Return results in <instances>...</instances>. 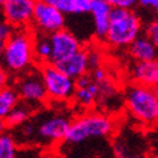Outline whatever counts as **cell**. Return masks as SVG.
I'll return each instance as SVG.
<instances>
[{"label":"cell","instance_id":"6da1fadb","mask_svg":"<svg viewBox=\"0 0 158 158\" xmlns=\"http://www.w3.org/2000/svg\"><path fill=\"white\" fill-rule=\"evenodd\" d=\"M34 41L35 32L30 28L14 30L10 39L2 46V59L6 72L21 76L32 69V64L36 63Z\"/></svg>","mask_w":158,"mask_h":158},{"label":"cell","instance_id":"7a4b0ae2","mask_svg":"<svg viewBox=\"0 0 158 158\" xmlns=\"http://www.w3.org/2000/svg\"><path fill=\"white\" fill-rule=\"evenodd\" d=\"M125 106L136 121L147 126L158 125V97L153 88L132 82L125 90Z\"/></svg>","mask_w":158,"mask_h":158},{"label":"cell","instance_id":"3957f363","mask_svg":"<svg viewBox=\"0 0 158 158\" xmlns=\"http://www.w3.org/2000/svg\"><path fill=\"white\" fill-rule=\"evenodd\" d=\"M114 127L113 118L104 113H85L72 121L64 141L68 144H81L91 139L107 138L114 131Z\"/></svg>","mask_w":158,"mask_h":158},{"label":"cell","instance_id":"277c9868","mask_svg":"<svg viewBox=\"0 0 158 158\" xmlns=\"http://www.w3.org/2000/svg\"><path fill=\"white\" fill-rule=\"evenodd\" d=\"M143 23L134 9L113 8L106 43L114 48H129L141 36Z\"/></svg>","mask_w":158,"mask_h":158},{"label":"cell","instance_id":"5b68a950","mask_svg":"<svg viewBox=\"0 0 158 158\" xmlns=\"http://www.w3.org/2000/svg\"><path fill=\"white\" fill-rule=\"evenodd\" d=\"M32 125V139L31 144L52 145L64 141L72 121L63 113H48L43 116H34L30 120Z\"/></svg>","mask_w":158,"mask_h":158},{"label":"cell","instance_id":"8992f818","mask_svg":"<svg viewBox=\"0 0 158 158\" xmlns=\"http://www.w3.org/2000/svg\"><path fill=\"white\" fill-rule=\"evenodd\" d=\"M40 71L49 100L58 102V103L59 102L63 103V102L73 100L77 89L76 80L63 73L60 69H58L52 63L40 66Z\"/></svg>","mask_w":158,"mask_h":158},{"label":"cell","instance_id":"52a82bcc","mask_svg":"<svg viewBox=\"0 0 158 158\" xmlns=\"http://www.w3.org/2000/svg\"><path fill=\"white\" fill-rule=\"evenodd\" d=\"M14 88L19 94L21 102L32 108L41 107L46 103V100H49L40 68H32L26 73L18 76Z\"/></svg>","mask_w":158,"mask_h":158},{"label":"cell","instance_id":"ba28073f","mask_svg":"<svg viewBox=\"0 0 158 158\" xmlns=\"http://www.w3.org/2000/svg\"><path fill=\"white\" fill-rule=\"evenodd\" d=\"M31 25L36 34L52 35L66 28V15L49 0H40L35 2V10Z\"/></svg>","mask_w":158,"mask_h":158},{"label":"cell","instance_id":"9c48e42d","mask_svg":"<svg viewBox=\"0 0 158 158\" xmlns=\"http://www.w3.org/2000/svg\"><path fill=\"white\" fill-rule=\"evenodd\" d=\"M49 37L53 49L52 64L54 66L69 59L80 50H82L80 39L68 28H63L58 32H54L49 35Z\"/></svg>","mask_w":158,"mask_h":158},{"label":"cell","instance_id":"30bf717a","mask_svg":"<svg viewBox=\"0 0 158 158\" xmlns=\"http://www.w3.org/2000/svg\"><path fill=\"white\" fill-rule=\"evenodd\" d=\"M2 9L5 22L15 30L28 28L31 25L35 10V2L32 0H4Z\"/></svg>","mask_w":158,"mask_h":158},{"label":"cell","instance_id":"8fae6325","mask_svg":"<svg viewBox=\"0 0 158 158\" xmlns=\"http://www.w3.org/2000/svg\"><path fill=\"white\" fill-rule=\"evenodd\" d=\"M113 6L109 0H91L90 17L93 21V32L94 36L99 40H104L108 35L110 25V15Z\"/></svg>","mask_w":158,"mask_h":158},{"label":"cell","instance_id":"7c38bea8","mask_svg":"<svg viewBox=\"0 0 158 158\" xmlns=\"http://www.w3.org/2000/svg\"><path fill=\"white\" fill-rule=\"evenodd\" d=\"M129 54L136 63L158 60V48L147 35H141L129 46Z\"/></svg>","mask_w":158,"mask_h":158},{"label":"cell","instance_id":"4fadbf2b","mask_svg":"<svg viewBox=\"0 0 158 158\" xmlns=\"http://www.w3.org/2000/svg\"><path fill=\"white\" fill-rule=\"evenodd\" d=\"M58 69H60L63 73H66L73 80H77L85 75H88V71L90 69L89 66V52L88 50H80L77 54H75L73 57H71L69 59L59 63L55 66Z\"/></svg>","mask_w":158,"mask_h":158},{"label":"cell","instance_id":"5bb4252c","mask_svg":"<svg viewBox=\"0 0 158 158\" xmlns=\"http://www.w3.org/2000/svg\"><path fill=\"white\" fill-rule=\"evenodd\" d=\"M32 112H34L32 107H30L28 104L21 102L5 118H3V126H5V129L15 130L17 127L25 125L26 122H28L31 118H32Z\"/></svg>","mask_w":158,"mask_h":158},{"label":"cell","instance_id":"9a60e30c","mask_svg":"<svg viewBox=\"0 0 158 158\" xmlns=\"http://www.w3.org/2000/svg\"><path fill=\"white\" fill-rule=\"evenodd\" d=\"M64 15H82L91 9V0H49Z\"/></svg>","mask_w":158,"mask_h":158},{"label":"cell","instance_id":"2e32d148","mask_svg":"<svg viewBox=\"0 0 158 158\" xmlns=\"http://www.w3.org/2000/svg\"><path fill=\"white\" fill-rule=\"evenodd\" d=\"M100 93H102V85L93 81L88 86L76 89L73 102L82 108H89L95 103V100L100 95Z\"/></svg>","mask_w":158,"mask_h":158},{"label":"cell","instance_id":"e0dca14e","mask_svg":"<svg viewBox=\"0 0 158 158\" xmlns=\"http://www.w3.org/2000/svg\"><path fill=\"white\" fill-rule=\"evenodd\" d=\"M34 50H35V59L37 64L44 66V64L52 63L53 49H52L49 35L36 34L35 41H34Z\"/></svg>","mask_w":158,"mask_h":158},{"label":"cell","instance_id":"ac0fdd59","mask_svg":"<svg viewBox=\"0 0 158 158\" xmlns=\"http://www.w3.org/2000/svg\"><path fill=\"white\" fill-rule=\"evenodd\" d=\"M19 103V94L14 86H3L0 90V117L2 120L9 114Z\"/></svg>","mask_w":158,"mask_h":158},{"label":"cell","instance_id":"d6986e66","mask_svg":"<svg viewBox=\"0 0 158 158\" xmlns=\"http://www.w3.org/2000/svg\"><path fill=\"white\" fill-rule=\"evenodd\" d=\"M17 145L10 132H3L0 135V158H17Z\"/></svg>","mask_w":158,"mask_h":158},{"label":"cell","instance_id":"ffe728a7","mask_svg":"<svg viewBox=\"0 0 158 158\" xmlns=\"http://www.w3.org/2000/svg\"><path fill=\"white\" fill-rule=\"evenodd\" d=\"M145 35L154 43V45L158 48V17H156L153 21H151L145 27Z\"/></svg>","mask_w":158,"mask_h":158},{"label":"cell","instance_id":"44dd1931","mask_svg":"<svg viewBox=\"0 0 158 158\" xmlns=\"http://www.w3.org/2000/svg\"><path fill=\"white\" fill-rule=\"evenodd\" d=\"M14 30L15 28L13 26H10L9 23L5 22V21L0 23V41H2V46L10 39V36L14 32Z\"/></svg>","mask_w":158,"mask_h":158},{"label":"cell","instance_id":"7402d4cb","mask_svg":"<svg viewBox=\"0 0 158 158\" xmlns=\"http://www.w3.org/2000/svg\"><path fill=\"white\" fill-rule=\"evenodd\" d=\"M113 8H120V9H134L138 3L135 0H109Z\"/></svg>","mask_w":158,"mask_h":158},{"label":"cell","instance_id":"603a6c76","mask_svg":"<svg viewBox=\"0 0 158 158\" xmlns=\"http://www.w3.org/2000/svg\"><path fill=\"white\" fill-rule=\"evenodd\" d=\"M91 78H93V81L94 82H97V84H104L107 81V73H106V71L104 68H97V69H93L91 71Z\"/></svg>","mask_w":158,"mask_h":158},{"label":"cell","instance_id":"cb8c5ba5","mask_svg":"<svg viewBox=\"0 0 158 158\" xmlns=\"http://www.w3.org/2000/svg\"><path fill=\"white\" fill-rule=\"evenodd\" d=\"M89 66L91 71L100 67V54L98 52H89Z\"/></svg>","mask_w":158,"mask_h":158},{"label":"cell","instance_id":"d4e9b609","mask_svg":"<svg viewBox=\"0 0 158 158\" xmlns=\"http://www.w3.org/2000/svg\"><path fill=\"white\" fill-rule=\"evenodd\" d=\"M139 5L145 8V9H151L158 17V0H140Z\"/></svg>","mask_w":158,"mask_h":158},{"label":"cell","instance_id":"484cf974","mask_svg":"<svg viewBox=\"0 0 158 158\" xmlns=\"http://www.w3.org/2000/svg\"><path fill=\"white\" fill-rule=\"evenodd\" d=\"M120 158H147V157L140 153H129V154H121Z\"/></svg>","mask_w":158,"mask_h":158},{"label":"cell","instance_id":"4316f807","mask_svg":"<svg viewBox=\"0 0 158 158\" xmlns=\"http://www.w3.org/2000/svg\"><path fill=\"white\" fill-rule=\"evenodd\" d=\"M154 86H158V60L156 62V68H154Z\"/></svg>","mask_w":158,"mask_h":158},{"label":"cell","instance_id":"83f0119b","mask_svg":"<svg viewBox=\"0 0 158 158\" xmlns=\"http://www.w3.org/2000/svg\"><path fill=\"white\" fill-rule=\"evenodd\" d=\"M153 90H154V93L157 94V97H158V86H154V88H153Z\"/></svg>","mask_w":158,"mask_h":158}]
</instances>
